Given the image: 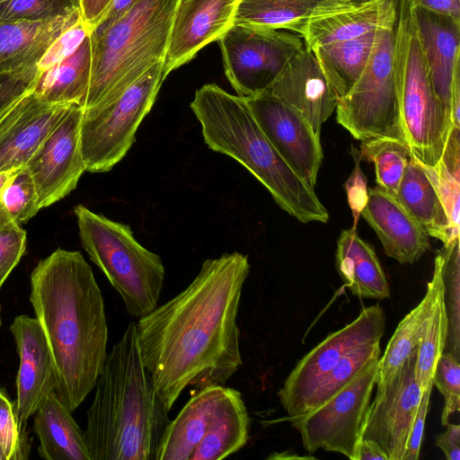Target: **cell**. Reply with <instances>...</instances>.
Returning <instances> with one entry per match:
<instances>
[{
    "mask_svg": "<svg viewBox=\"0 0 460 460\" xmlns=\"http://www.w3.org/2000/svg\"><path fill=\"white\" fill-rule=\"evenodd\" d=\"M248 257L224 253L202 262L178 295L137 323L143 362L170 411L189 385H226L243 365L237 324Z\"/></svg>",
    "mask_w": 460,
    "mask_h": 460,
    "instance_id": "6da1fadb",
    "label": "cell"
},
{
    "mask_svg": "<svg viewBox=\"0 0 460 460\" xmlns=\"http://www.w3.org/2000/svg\"><path fill=\"white\" fill-rule=\"evenodd\" d=\"M30 301L57 370L58 398L74 411L94 388L108 345L104 299L81 252L57 249L31 278Z\"/></svg>",
    "mask_w": 460,
    "mask_h": 460,
    "instance_id": "7a4b0ae2",
    "label": "cell"
},
{
    "mask_svg": "<svg viewBox=\"0 0 460 460\" xmlns=\"http://www.w3.org/2000/svg\"><path fill=\"white\" fill-rule=\"evenodd\" d=\"M84 431L92 460H155L171 421L131 322L107 353Z\"/></svg>",
    "mask_w": 460,
    "mask_h": 460,
    "instance_id": "3957f363",
    "label": "cell"
},
{
    "mask_svg": "<svg viewBox=\"0 0 460 460\" xmlns=\"http://www.w3.org/2000/svg\"><path fill=\"white\" fill-rule=\"evenodd\" d=\"M190 109L206 145L243 165L283 210L302 223L328 222L329 213L314 189L273 146L244 98L208 84L196 91Z\"/></svg>",
    "mask_w": 460,
    "mask_h": 460,
    "instance_id": "277c9868",
    "label": "cell"
},
{
    "mask_svg": "<svg viewBox=\"0 0 460 460\" xmlns=\"http://www.w3.org/2000/svg\"><path fill=\"white\" fill-rule=\"evenodd\" d=\"M177 2L137 0L112 23L91 31V80L84 110L117 96L164 61Z\"/></svg>",
    "mask_w": 460,
    "mask_h": 460,
    "instance_id": "5b68a950",
    "label": "cell"
},
{
    "mask_svg": "<svg viewBox=\"0 0 460 460\" xmlns=\"http://www.w3.org/2000/svg\"><path fill=\"white\" fill-rule=\"evenodd\" d=\"M74 213L83 247L120 296L128 313L140 318L154 310L165 275L160 256L142 246L129 226L83 205L75 207Z\"/></svg>",
    "mask_w": 460,
    "mask_h": 460,
    "instance_id": "8992f818",
    "label": "cell"
},
{
    "mask_svg": "<svg viewBox=\"0 0 460 460\" xmlns=\"http://www.w3.org/2000/svg\"><path fill=\"white\" fill-rule=\"evenodd\" d=\"M394 65L406 144L419 162L433 168L453 127L433 91L410 10L402 4L394 29Z\"/></svg>",
    "mask_w": 460,
    "mask_h": 460,
    "instance_id": "52a82bcc",
    "label": "cell"
},
{
    "mask_svg": "<svg viewBox=\"0 0 460 460\" xmlns=\"http://www.w3.org/2000/svg\"><path fill=\"white\" fill-rule=\"evenodd\" d=\"M165 78L161 61L117 96L84 110L81 146L85 171L108 172L121 161Z\"/></svg>",
    "mask_w": 460,
    "mask_h": 460,
    "instance_id": "ba28073f",
    "label": "cell"
},
{
    "mask_svg": "<svg viewBox=\"0 0 460 460\" xmlns=\"http://www.w3.org/2000/svg\"><path fill=\"white\" fill-rule=\"evenodd\" d=\"M394 29L378 31L363 73L335 109L337 122L360 141L388 137L406 143L394 65Z\"/></svg>",
    "mask_w": 460,
    "mask_h": 460,
    "instance_id": "9c48e42d",
    "label": "cell"
},
{
    "mask_svg": "<svg viewBox=\"0 0 460 460\" xmlns=\"http://www.w3.org/2000/svg\"><path fill=\"white\" fill-rule=\"evenodd\" d=\"M379 358L368 362L319 406L288 419L299 432L304 448L309 454L323 449L357 460L378 374Z\"/></svg>",
    "mask_w": 460,
    "mask_h": 460,
    "instance_id": "30bf717a",
    "label": "cell"
},
{
    "mask_svg": "<svg viewBox=\"0 0 460 460\" xmlns=\"http://www.w3.org/2000/svg\"><path fill=\"white\" fill-rule=\"evenodd\" d=\"M218 44L226 76L243 98L268 90L291 58L305 47L303 38L289 31L234 24Z\"/></svg>",
    "mask_w": 460,
    "mask_h": 460,
    "instance_id": "8fae6325",
    "label": "cell"
},
{
    "mask_svg": "<svg viewBox=\"0 0 460 460\" xmlns=\"http://www.w3.org/2000/svg\"><path fill=\"white\" fill-rule=\"evenodd\" d=\"M385 329L383 308L378 304L365 307L354 321L330 333L305 355L278 393L288 419L303 414L318 384L345 354L359 346L380 342Z\"/></svg>",
    "mask_w": 460,
    "mask_h": 460,
    "instance_id": "7c38bea8",
    "label": "cell"
},
{
    "mask_svg": "<svg viewBox=\"0 0 460 460\" xmlns=\"http://www.w3.org/2000/svg\"><path fill=\"white\" fill-rule=\"evenodd\" d=\"M83 114L82 106L69 105L24 165L33 180L40 209L66 198L85 171L81 146Z\"/></svg>",
    "mask_w": 460,
    "mask_h": 460,
    "instance_id": "4fadbf2b",
    "label": "cell"
},
{
    "mask_svg": "<svg viewBox=\"0 0 460 460\" xmlns=\"http://www.w3.org/2000/svg\"><path fill=\"white\" fill-rule=\"evenodd\" d=\"M244 99L273 146L297 174L314 189L323 155L320 136L307 119L269 90Z\"/></svg>",
    "mask_w": 460,
    "mask_h": 460,
    "instance_id": "5bb4252c",
    "label": "cell"
},
{
    "mask_svg": "<svg viewBox=\"0 0 460 460\" xmlns=\"http://www.w3.org/2000/svg\"><path fill=\"white\" fill-rule=\"evenodd\" d=\"M417 349L386 384L376 386L362 438L375 441L389 460H403L422 390L415 379Z\"/></svg>",
    "mask_w": 460,
    "mask_h": 460,
    "instance_id": "9a60e30c",
    "label": "cell"
},
{
    "mask_svg": "<svg viewBox=\"0 0 460 460\" xmlns=\"http://www.w3.org/2000/svg\"><path fill=\"white\" fill-rule=\"evenodd\" d=\"M240 0H178L166 54L164 75L190 61L197 53L234 25Z\"/></svg>",
    "mask_w": 460,
    "mask_h": 460,
    "instance_id": "2e32d148",
    "label": "cell"
},
{
    "mask_svg": "<svg viewBox=\"0 0 460 460\" xmlns=\"http://www.w3.org/2000/svg\"><path fill=\"white\" fill-rule=\"evenodd\" d=\"M10 332L19 357L15 405L20 419L27 422L55 392L57 370L46 335L36 317L17 315Z\"/></svg>",
    "mask_w": 460,
    "mask_h": 460,
    "instance_id": "e0dca14e",
    "label": "cell"
},
{
    "mask_svg": "<svg viewBox=\"0 0 460 460\" xmlns=\"http://www.w3.org/2000/svg\"><path fill=\"white\" fill-rule=\"evenodd\" d=\"M69 105L32 90L10 108L0 119V172L24 166Z\"/></svg>",
    "mask_w": 460,
    "mask_h": 460,
    "instance_id": "ac0fdd59",
    "label": "cell"
},
{
    "mask_svg": "<svg viewBox=\"0 0 460 460\" xmlns=\"http://www.w3.org/2000/svg\"><path fill=\"white\" fill-rule=\"evenodd\" d=\"M268 90L301 113L319 136L338 103L314 52L305 45L291 58Z\"/></svg>",
    "mask_w": 460,
    "mask_h": 460,
    "instance_id": "d6986e66",
    "label": "cell"
},
{
    "mask_svg": "<svg viewBox=\"0 0 460 460\" xmlns=\"http://www.w3.org/2000/svg\"><path fill=\"white\" fill-rule=\"evenodd\" d=\"M409 10L433 91L453 127L451 91L455 67L460 61V22L420 7Z\"/></svg>",
    "mask_w": 460,
    "mask_h": 460,
    "instance_id": "ffe728a7",
    "label": "cell"
},
{
    "mask_svg": "<svg viewBox=\"0 0 460 460\" xmlns=\"http://www.w3.org/2000/svg\"><path fill=\"white\" fill-rule=\"evenodd\" d=\"M379 238L385 253L401 264L413 263L429 249V235L421 225L386 190L369 189L360 212Z\"/></svg>",
    "mask_w": 460,
    "mask_h": 460,
    "instance_id": "44dd1931",
    "label": "cell"
},
{
    "mask_svg": "<svg viewBox=\"0 0 460 460\" xmlns=\"http://www.w3.org/2000/svg\"><path fill=\"white\" fill-rule=\"evenodd\" d=\"M370 0H240L234 25L286 30L301 34L314 18L341 12Z\"/></svg>",
    "mask_w": 460,
    "mask_h": 460,
    "instance_id": "7402d4cb",
    "label": "cell"
},
{
    "mask_svg": "<svg viewBox=\"0 0 460 460\" xmlns=\"http://www.w3.org/2000/svg\"><path fill=\"white\" fill-rule=\"evenodd\" d=\"M398 17L394 0H370L356 7L311 19L300 36L309 49L348 40L368 32L394 28Z\"/></svg>",
    "mask_w": 460,
    "mask_h": 460,
    "instance_id": "603a6c76",
    "label": "cell"
},
{
    "mask_svg": "<svg viewBox=\"0 0 460 460\" xmlns=\"http://www.w3.org/2000/svg\"><path fill=\"white\" fill-rule=\"evenodd\" d=\"M80 18L81 9L43 21L0 22V75L37 65L51 43Z\"/></svg>",
    "mask_w": 460,
    "mask_h": 460,
    "instance_id": "cb8c5ba5",
    "label": "cell"
},
{
    "mask_svg": "<svg viewBox=\"0 0 460 460\" xmlns=\"http://www.w3.org/2000/svg\"><path fill=\"white\" fill-rule=\"evenodd\" d=\"M395 197L428 235L439 239L443 243L455 238L437 189L433 168L422 164L412 155L407 162Z\"/></svg>",
    "mask_w": 460,
    "mask_h": 460,
    "instance_id": "d4e9b609",
    "label": "cell"
},
{
    "mask_svg": "<svg viewBox=\"0 0 460 460\" xmlns=\"http://www.w3.org/2000/svg\"><path fill=\"white\" fill-rule=\"evenodd\" d=\"M249 429L250 417L241 393L225 386L190 460L226 458L246 445Z\"/></svg>",
    "mask_w": 460,
    "mask_h": 460,
    "instance_id": "484cf974",
    "label": "cell"
},
{
    "mask_svg": "<svg viewBox=\"0 0 460 460\" xmlns=\"http://www.w3.org/2000/svg\"><path fill=\"white\" fill-rule=\"evenodd\" d=\"M39 455L46 460H92L84 431L70 411L50 394L33 414Z\"/></svg>",
    "mask_w": 460,
    "mask_h": 460,
    "instance_id": "4316f807",
    "label": "cell"
},
{
    "mask_svg": "<svg viewBox=\"0 0 460 460\" xmlns=\"http://www.w3.org/2000/svg\"><path fill=\"white\" fill-rule=\"evenodd\" d=\"M336 268L349 291L359 297L385 299L390 287L374 248L356 231L342 230L337 242Z\"/></svg>",
    "mask_w": 460,
    "mask_h": 460,
    "instance_id": "83f0119b",
    "label": "cell"
},
{
    "mask_svg": "<svg viewBox=\"0 0 460 460\" xmlns=\"http://www.w3.org/2000/svg\"><path fill=\"white\" fill-rule=\"evenodd\" d=\"M225 385L198 388L164 433L155 460H190Z\"/></svg>",
    "mask_w": 460,
    "mask_h": 460,
    "instance_id": "f1b7e54d",
    "label": "cell"
},
{
    "mask_svg": "<svg viewBox=\"0 0 460 460\" xmlns=\"http://www.w3.org/2000/svg\"><path fill=\"white\" fill-rule=\"evenodd\" d=\"M377 32L372 31L355 39L311 49L338 101L349 93L363 73L372 54Z\"/></svg>",
    "mask_w": 460,
    "mask_h": 460,
    "instance_id": "f546056e",
    "label": "cell"
},
{
    "mask_svg": "<svg viewBox=\"0 0 460 460\" xmlns=\"http://www.w3.org/2000/svg\"><path fill=\"white\" fill-rule=\"evenodd\" d=\"M92 70L90 34L68 58L43 72L34 92L51 103L78 104L84 109Z\"/></svg>",
    "mask_w": 460,
    "mask_h": 460,
    "instance_id": "4dcf8cb0",
    "label": "cell"
},
{
    "mask_svg": "<svg viewBox=\"0 0 460 460\" xmlns=\"http://www.w3.org/2000/svg\"><path fill=\"white\" fill-rule=\"evenodd\" d=\"M439 275V264L434 260L433 276L427 285L423 298L399 323L386 345L384 355L378 359L376 386L389 382L410 355L418 349L436 293Z\"/></svg>",
    "mask_w": 460,
    "mask_h": 460,
    "instance_id": "1f68e13d",
    "label": "cell"
},
{
    "mask_svg": "<svg viewBox=\"0 0 460 460\" xmlns=\"http://www.w3.org/2000/svg\"><path fill=\"white\" fill-rule=\"evenodd\" d=\"M460 240L455 237L437 252L439 261L443 303L447 317L444 351L460 359Z\"/></svg>",
    "mask_w": 460,
    "mask_h": 460,
    "instance_id": "d6a6232c",
    "label": "cell"
},
{
    "mask_svg": "<svg viewBox=\"0 0 460 460\" xmlns=\"http://www.w3.org/2000/svg\"><path fill=\"white\" fill-rule=\"evenodd\" d=\"M435 260L438 262V259ZM440 270V265H439ZM447 317L443 303L441 272L429 317L417 349L415 379L421 390L432 384V376L439 356L445 349Z\"/></svg>",
    "mask_w": 460,
    "mask_h": 460,
    "instance_id": "836d02e7",
    "label": "cell"
},
{
    "mask_svg": "<svg viewBox=\"0 0 460 460\" xmlns=\"http://www.w3.org/2000/svg\"><path fill=\"white\" fill-rule=\"evenodd\" d=\"M360 159L372 162L376 169V186L396 196L406 164L411 153L405 142L374 137L361 141Z\"/></svg>",
    "mask_w": 460,
    "mask_h": 460,
    "instance_id": "e575fe53",
    "label": "cell"
},
{
    "mask_svg": "<svg viewBox=\"0 0 460 460\" xmlns=\"http://www.w3.org/2000/svg\"><path fill=\"white\" fill-rule=\"evenodd\" d=\"M459 128L450 129L443 154L435 167L436 185L447 214L455 237L459 236L460 199V133Z\"/></svg>",
    "mask_w": 460,
    "mask_h": 460,
    "instance_id": "d590c367",
    "label": "cell"
},
{
    "mask_svg": "<svg viewBox=\"0 0 460 460\" xmlns=\"http://www.w3.org/2000/svg\"><path fill=\"white\" fill-rule=\"evenodd\" d=\"M380 353V342H376L359 346L345 354L318 384L307 401L303 414L336 394L368 362L379 358Z\"/></svg>",
    "mask_w": 460,
    "mask_h": 460,
    "instance_id": "8d00e7d4",
    "label": "cell"
},
{
    "mask_svg": "<svg viewBox=\"0 0 460 460\" xmlns=\"http://www.w3.org/2000/svg\"><path fill=\"white\" fill-rule=\"evenodd\" d=\"M31 447L27 422L20 419L15 402L0 388V449L5 460H27Z\"/></svg>",
    "mask_w": 460,
    "mask_h": 460,
    "instance_id": "74e56055",
    "label": "cell"
},
{
    "mask_svg": "<svg viewBox=\"0 0 460 460\" xmlns=\"http://www.w3.org/2000/svg\"><path fill=\"white\" fill-rule=\"evenodd\" d=\"M79 9L80 0H0V22L43 21Z\"/></svg>",
    "mask_w": 460,
    "mask_h": 460,
    "instance_id": "f35d334b",
    "label": "cell"
},
{
    "mask_svg": "<svg viewBox=\"0 0 460 460\" xmlns=\"http://www.w3.org/2000/svg\"><path fill=\"white\" fill-rule=\"evenodd\" d=\"M0 201L20 224L26 223L40 210L38 195L33 180L22 166L4 188Z\"/></svg>",
    "mask_w": 460,
    "mask_h": 460,
    "instance_id": "ab89813d",
    "label": "cell"
},
{
    "mask_svg": "<svg viewBox=\"0 0 460 460\" xmlns=\"http://www.w3.org/2000/svg\"><path fill=\"white\" fill-rule=\"evenodd\" d=\"M26 232L0 201V288L21 261Z\"/></svg>",
    "mask_w": 460,
    "mask_h": 460,
    "instance_id": "60d3db41",
    "label": "cell"
},
{
    "mask_svg": "<svg viewBox=\"0 0 460 460\" xmlns=\"http://www.w3.org/2000/svg\"><path fill=\"white\" fill-rule=\"evenodd\" d=\"M433 385L444 397L441 424L446 426L449 417L460 410V364L451 353L443 351L432 376Z\"/></svg>",
    "mask_w": 460,
    "mask_h": 460,
    "instance_id": "b9f144b4",
    "label": "cell"
},
{
    "mask_svg": "<svg viewBox=\"0 0 460 460\" xmlns=\"http://www.w3.org/2000/svg\"><path fill=\"white\" fill-rule=\"evenodd\" d=\"M40 75L37 65L0 75V119L21 98L34 90Z\"/></svg>",
    "mask_w": 460,
    "mask_h": 460,
    "instance_id": "7bdbcfd3",
    "label": "cell"
},
{
    "mask_svg": "<svg viewBox=\"0 0 460 460\" xmlns=\"http://www.w3.org/2000/svg\"><path fill=\"white\" fill-rule=\"evenodd\" d=\"M90 33V28L83 17L80 18L63 31L48 48L37 63L39 71L42 74L71 56Z\"/></svg>",
    "mask_w": 460,
    "mask_h": 460,
    "instance_id": "ee69618b",
    "label": "cell"
},
{
    "mask_svg": "<svg viewBox=\"0 0 460 460\" xmlns=\"http://www.w3.org/2000/svg\"><path fill=\"white\" fill-rule=\"evenodd\" d=\"M432 387L433 383L422 390L417 413L408 438L403 460L419 459Z\"/></svg>",
    "mask_w": 460,
    "mask_h": 460,
    "instance_id": "f6af8a7d",
    "label": "cell"
},
{
    "mask_svg": "<svg viewBox=\"0 0 460 460\" xmlns=\"http://www.w3.org/2000/svg\"><path fill=\"white\" fill-rule=\"evenodd\" d=\"M356 166L353 173L346 183L348 199L354 215V225H357L358 217L366 205L367 199V183L362 173L358 161L355 159Z\"/></svg>",
    "mask_w": 460,
    "mask_h": 460,
    "instance_id": "bcb514c9",
    "label": "cell"
},
{
    "mask_svg": "<svg viewBox=\"0 0 460 460\" xmlns=\"http://www.w3.org/2000/svg\"><path fill=\"white\" fill-rule=\"evenodd\" d=\"M409 9L420 7L451 17L460 22V0H400Z\"/></svg>",
    "mask_w": 460,
    "mask_h": 460,
    "instance_id": "7dc6e473",
    "label": "cell"
},
{
    "mask_svg": "<svg viewBox=\"0 0 460 460\" xmlns=\"http://www.w3.org/2000/svg\"><path fill=\"white\" fill-rule=\"evenodd\" d=\"M445 432L436 437V446L447 460H460V425L447 423Z\"/></svg>",
    "mask_w": 460,
    "mask_h": 460,
    "instance_id": "c3c4849f",
    "label": "cell"
},
{
    "mask_svg": "<svg viewBox=\"0 0 460 460\" xmlns=\"http://www.w3.org/2000/svg\"><path fill=\"white\" fill-rule=\"evenodd\" d=\"M111 0H80L82 17L91 31L98 24Z\"/></svg>",
    "mask_w": 460,
    "mask_h": 460,
    "instance_id": "681fc988",
    "label": "cell"
},
{
    "mask_svg": "<svg viewBox=\"0 0 460 460\" xmlns=\"http://www.w3.org/2000/svg\"><path fill=\"white\" fill-rule=\"evenodd\" d=\"M137 1V0H111L108 9L93 30L110 25L128 11Z\"/></svg>",
    "mask_w": 460,
    "mask_h": 460,
    "instance_id": "f907efd6",
    "label": "cell"
},
{
    "mask_svg": "<svg viewBox=\"0 0 460 460\" xmlns=\"http://www.w3.org/2000/svg\"><path fill=\"white\" fill-rule=\"evenodd\" d=\"M460 61L456 65L451 91V117L453 127L460 128Z\"/></svg>",
    "mask_w": 460,
    "mask_h": 460,
    "instance_id": "816d5d0a",
    "label": "cell"
},
{
    "mask_svg": "<svg viewBox=\"0 0 460 460\" xmlns=\"http://www.w3.org/2000/svg\"><path fill=\"white\" fill-rule=\"evenodd\" d=\"M357 460L389 459L385 451L375 441L362 438L358 447Z\"/></svg>",
    "mask_w": 460,
    "mask_h": 460,
    "instance_id": "f5cc1de1",
    "label": "cell"
},
{
    "mask_svg": "<svg viewBox=\"0 0 460 460\" xmlns=\"http://www.w3.org/2000/svg\"><path fill=\"white\" fill-rule=\"evenodd\" d=\"M18 169L19 168L9 170V171H4V172H0V197H1L4 188L10 182V181L14 176V174Z\"/></svg>",
    "mask_w": 460,
    "mask_h": 460,
    "instance_id": "db71d44e",
    "label": "cell"
},
{
    "mask_svg": "<svg viewBox=\"0 0 460 460\" xmlns=\"http://www.w3.org/2000/svg\"><path fill=\"white\" fill-rule=\"evenodd\" d=\"M0 460H5L4 456L3 455L1 449H0Z\"/></svg>",
    "mask_w": 460,
    "mask_h": 460,
    "instance_id": "11a10c76",
    "label": "cell"
},
{
    "mask_svg": "<svg viewBox=\"0 0 460 460\" xmlns=\"http://www.w3.org/2000/svg\"><path fill=\"white\" fill-rule=\"evenodd\" d=\"M2 325V319H1V305H0V326Z\"/></svg>",
    "mask_w": 460,
    "mask_h": 460,
    "instance_id": "9f6ffc18",
    "label": "cell"
}]
</instances>
